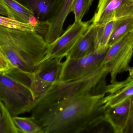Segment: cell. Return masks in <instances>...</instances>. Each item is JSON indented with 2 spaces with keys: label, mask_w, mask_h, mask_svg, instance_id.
Returning a JSON list of instances; mask_svg holds the SVG:
<instances>
[{
  "label": "cell",
  "mask_w": 133,
  "mask_h": 133,
  "mask_svg": "<svg viewBox=\"0 0 133 133\" xmlns=\"http://www.w3.org/2000/svg\"><path fill=\"white\" fill-rule=\"evenodd\" d=\"M93 0H74L71 8V11L75 16V22L82 21L84 15L87 12Z\"/></svg>",
  "instance_id": "22"
},
{
  "label": "cell",
  "mask_w": 133,
  "mask_h": 133,
  "mask_svg": "<svg viewBox=\"0 0 133 133\" xmlns=\"http://www.w3.org/2000/svg\"><path fill=\"white\" fill-rule=\"evenodd\" d=\"M130 108L129 117L127 126L124 133H133V95L130 98Z\"/></svg>",
  "instance_id": "24"
},
{
  "label": "cell",
  "mask_w": 133,
  "mask_h": 133,
  "mask_svg": "<svg viewBox=\"0 0 133 133\" xmlns=\"http://www.w3.org/2000/svg\"><path fill=\"white\" fill-rule=\"evenodd\" d=\"M98 26L91 23L87 29L67 54L66 58H78L96 50Z\"/></svg>",
  "instance_id": "13"
},
{
  "label": "cell",
  "mask_w": 133,
  "mask_h": 133,
  "mask_svg": "<svg viewBox=\"0 0 133 133\" xmlns=\"http://www.w3.org/2000/svg\"><path fill=\"white\" fill-rule=\"evenodd\" d=\"M12 118L20 133H44L42 127L32 117L15 116Z\"/></svg>",
  "instance_id": "18"
},
{
  "label": "cell",
  "mask_w": 133,
  "mask_h": 133,
  "mask_svg": "<svg viewBox=\"0 0 133 133\" xmlns=\"http://www.w3.org/2000/svg\"><path fill=\"white\" fill-rule=\"evenodd\" d=\"M0 133H20L11 114L0 101Z\"/></svg>",
  "instance_id": "17"
},
{
  "label": "cell",
  "mask_w": 133,
  "mask_h": 133,
  "mask_svg": "<svg viewBox=\"0 0 133 133\" xmlns=\"http://www.w3.org/2000/svg\"><path fill=\"white\" fill-rule=\"evenodd\" d=\"M109 74L108 69L102 65L80 79L56 82L35 100L30 112L31 117L34 118L54 106L88 94L105 93L106 77Z\"/></svg>",
  "instance_id": "3"
},
{
  "label": "cell",
  "mask_w": 133,
  "mask_h": 133,
  "mask_svg": "<svg viewBox=\"0 0 133 133\" xmlns=\"http://www.w3.org/2000/svg\"><path fill=\"white\" fill-rule=\"evenodd\" d=\"M31 11L39 26L46 25L54 18L64 0H15Z\"/></svg>",
  "instance_id": "10"
},
{
  "label": "cell",
  "mask_w": 133,
  "mask_h": 133,
  "mask_svg": "<svg viewBox=\"0 0 133 133\" xmlns=\"http://www.w3.org/2000/svg\"><path fill=\"white\" fill-rule=\"evenodd\" d=\"M130 99L105 109V116L115 133H124L129 117Z\"/></svg>",
  "instance_id": "12"
},
{
  "label": "cell",
  "mask_w": 133,
  "mask_h": 133,
  "mask_svg": "<svg viewBox=\"0 0 133 133\" xmlns=\"http://www.w3.org/2000/svg\"><path fill=\"white\" fill-rule=\"evenodd\" d=\"M74 0H64L59 11L48 25L44 39L48 44L54 41L63 33V26L67 16L71 12Z\"/></svg>",
  "instance_id": "14"
},
{
  "label": "cell",
  "mask_w": 133,
  "mask_h": 133,
  "mask_svg": "<svg viewBox=\"0 0 133 133\" xmlns=\"http://www.w3.org/2000/svg\"><path fill=\"white\" fill-rule=\"evenodd\" d=\"M109 47L98 49L92 54L78 58H66L57 82H64L80 79L102 66Z\"/></svg>",
  "instance_id": "7"
},
{
  "label": "cell",
  "mask_w": 133,
  "mask_h": 133,
  "mask_svg": "<svg viewBox=\"0 0 133 133\" xmlns=\"http://www.w3.org/2000/svg\"><path fill=\"white\" fill-rule=\"evenodd\" d=\"M128 72H129V74L130 76L132 77H133V67H130Z\"/></svg>",
  "instance_id": "26"
},
{
  "label": "cell",
  "mask_w": 133,
  "mask_h": 133,
  "mask_svg": "<svg viewBox=\"0 0 133 133\" xmlns=\"http://www.w3.org/2000/svg\"><path fill=\"white\" fill-rule=\"evenodd\" d=\"M88 22H74L65 32L51 43L48 44L44 59L53 58H63L72 49L91 24ZM43 59V60H44Z\"/></svg>",
  "instance_id": "8"
},
{
  "label": "cell",
  "mask_w": 133,
  "mask_h": 133,
  "mask_svg": "<svg viewBox=\"0 0 133 133\" xmlns=\"http://www.w3.org/2000/svg\"><path fill=\"white\" fill-rule=\"evenodd\" d=\"M48 44L36 31H24L0 26V50L12 68L33 72L46 54Z\"/></svg>",
  "instance_id": "2"
},
{
  "label": "cell",
  "mask_w": 133,
  "mask_h": 133,
  "mask_svg": "<svg viewBox=\"0 0 133 133\" xmlns=\"http://www.w3.org/2000/svg\"><path fill=\"white\" fill-rule=\"evenodd\" d=\"M0 15L10 17L9 12L4 5L0 3Z\"/></svg>",
  "instance_id": "25"
},
{
  "label": "cell",
  "mask_w": 133,
  "mask_h": 133,
  "mask_svg": "<svg viewBox=\"0 0 133 133\" xmlns=\"http://www.w3.org/2000/svg\"><path fill=\"white\" fill-rule=\"evenodd\" d=\"M133 55V31L109 46L102 65L109 72L111 83L117 80L118 74L128 71Z\"/></svg>",
  "instance_id": "5"
},
{
  "label": "cell",
  "mask_w": 133,
  "mask_h": 133,
  "mask_svg": "<svg viewBox=\"0 0 133 133\" xmlns=\"http://www.w3.org/2000/svg\"><path fill=\"white\" fill-rule=\"evenodd\" d=\"M0 26L18 30L36 31L39 27L32 23L22 22L12 18L1 16H0Z\"/></svg>",
  "instance_id": "21"
},
{
  "label": "cell",
  "mask_w": 133,
  "mask_h": 133,
  "mask_svg": "<svg viewBox=\"0 0 133 133\" xmlns=\"http://www.w3.org/2000/svg\"><path fill=\"white\" fill-rule=\"evenodd\" d=\"M63 58H53L44 59L34 72L26 73L30 79V88L35 100L46 92L59 80Z\"/></svg>",
  "instance_id": "6"
},
{
  "label": "cell",
  "mask_w": 133,
  "mask_h": 133,
  "mask_svg": "<svg viewBox=\"0 0 133 133\" xmlns=\"http://www.w3.org/2000/svg\"><path fill=\"white\" fill-rule=\"evenodd\" d=\"M105 93L103 104L105 109L122 103L133 95V77L129 76L125 80H116L106 85Z\"/></svg>",
  "instance_id": "11"
},
{
  "label": "cell",
  "mask_w": 133,
  "mask_h": 133,
  "mask_svg": "<svg viewBox=\"0 0 133 133\" xmlns=\"http://www.w3.org/2000/svg\"><path fill=\"white\" fill-rule=\"evenodd\" d=\"M116 21V20H114L104 25L98 26L96 50L109 47V42Z\"/></svg>",
  "instance_id": "19"
},
{
  "label": "cell",
  "mask_w": 133,
  "mask_h": 133,
  "mask_svg": "<svg viewBox=\"0 0 133 133\" xmlns=\"http://www.w3.org/2000/svg\"><path fill=\"white\" fill-rule=\"evenodd\" d=\"M12 67L6 56L0 50V72L8 71Z\"/></svg>",
  "instance_id": "23"
},
{
  "label": "cell",
  "mask_w": 133,
  "mask_h": 133,
  "mask_svg": "<svg viewBox=\"0 0 133 133\" xmlns=\"http://www.w3.org/2000/svg\"><path fill=\"white\" fill-rule=\"evenodd\" d=\"M110 132L114 133L113 129L106 119L104 114L91 120L81 133Z\"/></svg>",
  "instance_id": "20"
},
{
  "label": "cell",
  "mask_w": 133,
  "mask_h": 133,
  "mask_svg": "<svg viewBox=\"0 0 133 133\" xmlns=\"http://www.w3.org/2000/svg\"><path fill=\"white\" fill-rule=\"evenodd\" d=\"M131 16H133V0H99L97 10L90 21L100 26Z\"/></svg>",
  "instance_id": "9"
},
{
  "label": "cell",
  "mask_w": 133,
  "mask_h": 133,
  "mask_svg": "<svg viewBox=\"0 0 133 133\" xmlns=\"http://www.w3.org/2000/svg\"><path fill=\"white\" fill-rule=\"evenodd\" d=\"M26 75L16 69L0 72V101L13 116L30 112L35 99Z\"/></svg>",
  "instance_id": "4"
},
{
  "label": "cell",
  "mask_w": 133,
  "mask_h": 133,
  "mask_svg": "<svg viewBox=\"0 0 133 133\" xmlns=\"http://www.w3.org/2000/svg\"><path fill=\"white\" fill-rule=\"evenodd\" d=\"M0 3L9 12L10 18L22 22L39 25L32 12L15 0H0Z\"/></svg>",
  "instance_id": "15"
},
{
  "label": "cell",
  "mask_w": 133,
  "mask_h": 133,
  "mask_svg": "<svg viewBox=\"0 0 133 133\" xmlns=\"http://www.w3.org/2000/svg\"><path fill=\"white\" fill-rule=\"evenodd\" d=\"M105 95L88 94L54 106L33 119L44 133H80L91 120L104 115Z\"/></svg>",
  "instance_id": "1"
},
{
  "label": "cell",
  "mask_w": 133,
  "mask_h": 133,
  "mask_svg": "<svg viewBox=\"0 0 133 133\" xmlns=\"http://www.w3.org/2000/svg\"><path fill=\"white\" fill-rule=\"evenodd\" d=\"M133 31V16L117 20L109 42V47Z\"/></svg>",
  "instance_id": "16"
}]
</instances>
